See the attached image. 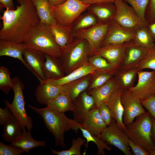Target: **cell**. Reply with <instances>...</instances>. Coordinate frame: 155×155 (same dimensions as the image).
<instances>
[{
    "label": "cell",
    "mask_w": 155,
    "mask_h": 155,
    "mask_svg": "<svg viewBox=\"0 0 155 155\" xmlns=\"http://www.w3.org/2000/svg\"><path fill=\"white\" fill-rule=\"evenodd\" d=\"M16 1L19 5L14 9H6L1 17L0 40L22 43L40 20L32 0Z\"/></svg>",
    "instance_id": "6da1fadb"
},
{
    "label": "cell",
    "mask_w": 155,
    "mask_h": 155,
    "mask_svg": "<svg viewBox=\"0 0 155 155\" xmlns=\"http://www.w3.org/2000/svg\"><path fill=\"white\" fill-rule=\"evenodd\" d=\"M28 106L41 117L46 127L54 137L55 146L67 148L64 141V133L71 129L77 131L79 124L73 119L68 118L65 113L58 112L47 106L42 108L30 104Z\"/></svg>",
    "instance_id": "7a4b0ae2"
},
{
    "label": "cell",
    "mask_w": 155,
    "mask_h": 155,
    "mask_svg": "<svg viewBox=\"0 0 155 155\" xmlns=\"http://www.w3.org/2000/svg\"><path fill=\"white\" fill-rule=\"evenodd\" d=\"M23 43L27 48L54 57H60L61 49L56 42L50 26L40 21L33 28Z\"/></svg>",
    "instance_id": "3957f363"
},
{
    "label": "cell",
    "mask_w": 155,
    "mask_h": 155,
    "mask_svg": "<svg viewBox=\"0 0 155 155\" xmlns=\"http://www.w3.org/2000/svg\"><path fill=\"white\" fill-rule=\"evenodd\" d=\"M90 49L86 40L75 38L67 47L61 50L59 58L66 75L88 63Z\"/></svg>",
    "instance_id": "277c9868"
},
{
    "label": "cell",
    "mask_w": 155,
    "mask_h": 155,
    "mask_svg": "<svg viewBox=\"0 0 155 155\" xmlns=\"http://www.w3.org/2000/svg\"><path fill=\"white\" fill-rule=\"evenodd\" d=\"M152 117L147 111L136 117L124 131L129 139L150 152L155 148L152 140Z\"/></svg>",
    "instance_id": "5b68a950"
},
{
    "label": "cell",
    "mask_w": 155,
    "mask_h": 155,
    "mask_svg": "<svg viewBox=\"0 0 155 155\" xmlns=\"http://www.w3.org/2000/svg\"><path fill=\"white\" fill-rule=\"evenodd\" d=\"M12 79L11 89L14 92L13 98L11 103L5 100V104L18 119L23 127H26L28 131H30L32 129L33 124L31 117L28 115L25 108L23 94L24 84L18 77H14Z\"/></svg>",
    "instance_id": "8992f818"
},
{
    "label": "cell",
    "mask_w": 155,
    "mask_h": 155,
    "mask_svg": "<svg viewBox=\"0 0 155 155\" xmlns=\"http://www.w3.org/2000/svg\"><path fill=\"white\" fill-rule=\"evenodd\" d=\"M90 5L80 0H67L61 5L51 7V9L57 23L70 26Z\"/></svg>",
    "instance_id": "52a82bcc"
},
{
    "label": "cell",
    "mask_w": 155,
    "mask_h": 155,
    "mask_svg": "<svg viewBox=\"0 0 155 155\" xmlns=\"http://www.w3.org/2000/svg\"><path fill=\"white\" fill-rule=\"evenodd\" d=\"M110 22L105 23H98L89 28L74 33L75 38L84 39L88 41L90 49V56L93 55L101 47L107 32Z\"/></svg>",
    "instance_id": "ba28073f"
},
{
    "label": "cell",
    "mask_w": 155,
    "mask_h": 155,
    "mask_svg": "<svg viewBox=\"0 0 155 155\" xmlns=\"http://www.w3.org/2000/svg\"><path fill=\"white\" fill-rule=\"evenodd\" d=\"M114 3L116 10L113 20L120 25L133 30L146 25L143 23L133 9L126 3L122 0H115Z\"/></svg>",
    "instance_id": "9c48e42d"
},
{
    "label": "cell",
    "mask_w": 155,
    "mask_h": 155,
    "mask_svg": "<svg viewBox=\"0 0 155 155\" xmlns=\"http://www.w3.org/2000/svg\"><path fill=\"white\" fill-rule=\"evenodd\" d=\"M108 144L113 146L120 150L125 155H131L129 145V138L125 131L117 125L114 119L99 136Z\"/></svg>",
    "instance_id": "30bf717a"
},
{
    "label": "cell",
    "mask_w": 155,
    "mask_h": 155,
    "mask_svg": "<svg viewBox=\"0 0 155 155\" xmlns=\"http://www.w3.org/2000/svg\"><path fill=\"white\" fill-rule=\"evenodd\" d=\"M136 85L128 89L141 100L146 99L155 93V71H138Z\"/></svg>",
    "instance_id": "8fae6325"
},
{
    "label": "cell",
    "mask_w": 155,
    "mask_h": 155,
    "mask_svg": "<svg viewBox=\"0 0 155 155\" xmlns=\"http://www.w3.org/2000/svg\"><path fill=\"white\" fill-rule=\"evenodd\" d=\"M121 100L124 109L123 122L126 126L132 123L136 117L146 112L141 100L128 90H123Z\"/></svg>",
    "instance_id": "7c38bea8"
},
{
    "label": "cell",
    "mask_w": 155,
    "mask_h": 155,
    "mask_svg": "<svg viewBox=\"0 0 155 155\" xmlns=\"http://www.w3.org/2000/svg\"><path fill=\"white\" fill-rule=\"evenodd\" d=\"M134 35V30L123 27L112 20L110 22L107 32L101 47L129 42L133 40Z\"/></svg>",
    "instance_id": "4fadbf2b"
},
{
    "label": "cell",
    "mask_w": 155,
    "mask_h": 155,
    "mask_svg": "<svg viewBox=\"0 0 155 155\" xmlns=\"http://www.w3.org/2000/svg\"><path fill=\"white\" fill-rule=\"evenodd\" d=\"M135 43L133 41L127 43L124 54L117 71H124L134 68L142 59L148 50Z\"/></svg>",
    "instance_id": "5bb4252c"
},
{
    "label": "cell",
    "mask_w": 155,
    "mask_h": 155,
    "mask_svg": "<svg viewBox=\"0 0 155 155\" xmlns=\"http://www.w3.org/2000/svg\"><path fill=\"white\" fill-rule=\"evenodd\" d=\"M63 91L62 86L58 85L52 80L46 79L40 82L34 93L37 102L46 106L49 101Z\"/></svg>",
    "instance_id": "9a60e30c"
},
{
    "label": "cell",
    "mask_w": 155,
    "mask_h": 155,
    "mask_svg": "<svg viewBox=\"0 0 155 155\" xmlns=\"http://www.w3.org/2000/svg\"><path fill=\"white\" fill-rule=\"evenodd\" d=\"M23 57L31 72L40 82L46 80L42 71L46 59L45 54L40 51L26 48L24 52Z\"/></svg>",
    "instance_id": "2e32d148"
},
{
    "label": "cell",
    "mask_w": 155,
    "mask_h": 155,
    "mask_svg": "<svg viewBox=\"0 0 155 155\" xmlns=\"http://www.w3.org/2000/svg\"><path fill=\"white\" fill-rule=\"evenodd\" d=\"M73 103V120L78 123L81 124L87 114L94 107V98L85 91L80 94Z\"/></svg>",
    "instance_id": "e0dca14e"
},
{
    "label": "cell",
    "mask_w": 155,
    "mask_h": 155,
    "mask_svg": "<svg viewBox=\"0 0 155 155\" xmlns=\"http://www.w3.org/2000/svg\"><path fill=\"white\" fill-rule=\"evenodd\" d=\"M127 43L101 47L94 55L105 58L116 71L122 60Z\"/></svg>",
    "instance_id": "ac0fdd59"
},
{
    "label": "cell",
    "mask_w": 155,
    "mask_h": 155,
    "mask_svg": "<svg viewBox=\"0 0 155 155\" xmlns=\"http://www.w3.org/2000/svg\"><path fill=\"white\" fill-rule=\"evenodd\" d=\"M123 89L117 88L112 93L106 103L109 107L112 117L118 126L124 131L126 126L123 120L124 109L121 102V96Z\"/></svg>",
    "instance_id": "d6986e66"
},
{
    "label": "cell",
    "mask_w": 155,
    "mask_h": 155,
    "mask_svg": "<svg viewBox=\"0 0 155 155\" xmlns=\"http://www.w3.org/2000/svg\"><path fill=\"white\" fill-rule=\"evenodd\" d=\"M79 126L92 134L99 136L107 127L102 120L98 108L94 107L87 114Z\"/></svg>",
    "instance_id": "ffe728a7"
},
{
    "label": "cell",
    "mask_w": 155,
    "mask_h": 155,
    "mask_svg": "<svg viewBox=\"0 0 155 155\" xmlns=\"http://www.w3.org/2000/svg\"><path fill=\"white\" fill-rule=\"evenodd\" d=\"M87 9L95 16L98 23H105L113 20L116 8L114 3L103 2L90 4Z\"/></svg>",
    "instance_id": "44dd1931"
},
{
    "label": "cell",
    "mask_w": 155,
    "mask_h": 155,
    "mask_svg": "<svg viewBox=\"0 0 155 155\" xmlns=\"http://www.w3.org/2000/svg\"><path fill=\"white\" fill-rule=\"evenodd\" d=\"M26 48L23 43L0 40V57L7 56L18 59L31 72L23 57L24 52Z\"/></svg>",
    "instance_id": "7402d4cb"
},
{
    "label": "cell",
    "mask_w": 155,
    "mask_h": 155,
    "mask_svg": "<svg viewBox=\"0 0 155 155\" xmlns=\"http://www.w3.org/2000/svg\"><path fill=\"white\" fill-rule=\"evenodd\" d=\"M119 88L114 76L102 85L87 92L94 99V107L98 108L102 104L106 103L109 98L116 89Z\"/></svg>",
    "instance_id": "603a6c76"
},
{
    "label": "cell",
    "mask_w": 155,
    "mask_h": 155,
    "mask_svg": "<svg viewBox=\"0 0 155 155\" xmlns=\"http://www.w3.org/2000/svg\"><path fill=\"white\" fill-rule=\"evenodd\" d=\"M50 27L55 41L61 50L66 48L74 40V32L71 26H65L57 22Z\"/></svg>",
    "instance_id": "cb8c5ba5"
},
{
    "label": "cell",
    "mask_w": 155,
    "mask_h": 155,
    "mask_svg": "<svg viewBox=\"0 0 155 155\" xmlns=\"http://www.w3.org/2000/svg\"><path fill=\"white\" fill-rule=\"evenodd\" d=\"M45 55L42 71L46 80H56L64 76L65 73L59 58L46 54Z\"/></svg>",
    "instance_id": "d4e9b609"
},
{
    "label": "cell",
    "mask_w": 155,
    "mask_h": 155,
    "mask_svg": "<svg viewBox=\"0 0 155 155\" xmlns=\"http://www.w3.org/2000/svg\"><path fill=\"white\" fill-rule=\"evenodd\" d=\"M3 125L2 139L4 141L11 143L20 136L23 130L26 129L13 114L10 119Z\"/></svg>",
    "instance_id": "484cf974"
},
{
    "label": "cell",
    "mask_w": 155,
    "mask_h": 155,
    "mask_svg": "<svg viewBox=\"0 0 155 155\" xmlns=\"http://www.w3.org/2000/svg\"><path fill=\"white\" fill-rule=\"evenodd\" d=\"M45 141H38L34 140L30 131L24 129L21 135L9 145L20 148L26 153L32 149L39 147H46Z\"/></svg>",
    "instance_id": "4316f807"
},
{
    "label": "cell",
    "mask_w": 155,
    "mask_h": 155,
    "mask_svg": "<svg viewBox=\"0 0 155 155\" xmlns=\"http://www.w3.org/2000/svg\"><path fill=\"white\" fill-rule=\"evenodd\" d=\"M91 77L90 74L62 86L64 91L69 94L73 102L81 93L88 89Z\"/></svg>",
    "instance_id": "83f0119b"
},
{
    "label": "cell",
    "mask_w": 155,
    "mask_h": 155,
    "mask_svg": "<svg viewBox=\"0 0 155 155\" xmlns=\"http://www.w3.org/2000/svg\"><path fill=\"white\" fill-rule=\"evenodd\" d=\"M41 22L51 26L56 24V21L48 0H32Z\"/></svg>",
    "instance_id": "f1b7e54d"
},
{
    "label": "cell",
    "mask_w": 155,
    "mask_h": 155,
    "mask_svg": "<svg viewBox=\"0 0 155 155\" xmlns=\"http://www.w3.org/2000/svg\"><path fill=\"white\" fill-rule=\"evenodd\" d=\"M46 106L61 112L71 111L74 109L73 102L69 94L63 91L55 98L48 102Z\"/></svg>",
    "instance_id": "f546056e"
},
{
    "label": "cell",
    "mask_w": 155,
    "mask_h": 155,
    "mask_svg": "<svg viewBox=\"0 0 155 155\" xmlns=\"http://www.w3.org/2000/svg\"><path fill=\"white\" fill-rule=\"evenodd\" d=\"M95 71V69L88 63L75 69L61 78L53 80L56 84L62 86L86 75L92 74Z\"/></svg>",
    "instance_id": "4dcf8cb0"
},
{
    "label": "cell",
    "mask_w": 155,
    "mask_h": 155,
    "mask_svg": "<svg viewBox=\"0 0 155 155\" xmlns=\"http://www.w3.org/2000/svg\"><path fill=\"white\" fill-rule=\"evenodd\" d=\"M147 25L142 26L134 30L133 41L138 46L149 49L155 46V43Z\"/></svg>",
    "instance_id": "1f68e13d"
},
{
    "label": "cell",
    "mask_w": 155,
    "mask_h": 155,
    "mask_svg": "<svg viewBox=\"0 0 155 155\" xmlns=\"http://www.w3.org/2000/svg\"><path fill=\"white\" fill-rule=\"evenodd\" d=\"M137 71L134 68L124 71H117L114 77L119 88L128 90L133 87Z\"/></svg>",
    "instance_id": "d6a6232c"
},
{
    "label": "cell",
    "mask_w": 155,
    "mask_h": 155,
    "mask_svg": "<svg viewBox=\"0 0 155 155\" xmlns=\"http://www.w3.org/2000/svg\"><path fill=\"white\" fill-rule=\"evenodd\" d=\"M79 124L78 129L81 130L83 136L86 140L84 144L86 148L84 155L85 154L86 151L88 147V144L90 142H94L97 145L98 149L97 155H105L104 149L109 151H111L112 148L100 137L92 134L86 129L80 126Z\"/></svg>",
    "instance_id": "836d02e7"
},
{
    "label": "cell",
    "mask_w": 155,
    "mask_h": 155,
    "mask_svg": "<svg viewBox=\"0 0 155 155\" xmlns=\"http://www.w3.org/2000/svg\"><path fill=\"white\" fill-rule=\"evenodd\" d=\"M98 23L97 18L92 13L88 12L81 14L71 25L74 32L91 27Z\"/></svg>",
    "instance_id": "e575fe53"
},
{
    "label": "cell",
    "mask_w": 155,
    "mask_h": 155,
    "mask_svg": "<svg viewBox=\"0 0 155 155\" xmlns=\"http://www.w3.org/2000/svg\"><path fill=\"white\" fill-rule=\"evenodd\" d=\"M88 63L100 72H111L115 73L116 70L112 65L104 58L93 55L89 56Z\"/></svg>",
    "instance_id": "d590c367"
},
{
    "label": "cell",
    "mask_w": 155,
    "mask_h": 155,
    "mask_svg": "<svg viewBox=\"0 0 155 155\" xmlns=\"http://www.w3.org/2000/svg\"><path fill=\"white\" fill-rule=\"evenodd\" d=\"M129 3L145 25L148 24L146 17V12L150 0H122Z\"/></svg>",
    "instance_id": "8d00e7d4"
},
{
    "label": "cell",
    "mask_w": 155,
    "mask_h": 155,
    "mask_svg": "<svg viewBox=\"0 0 155 155\" xmlns=\"http://www.w3.org/2000/svg\"><path fill=\"white\" fill-rule=\"evenodd\" d=\"M114 75L111 72H100L95 71L91 74V77L88 90L99 87L105 84Z\"/></svg>",
    "instance_id": "74e56055"
},
{
    "label": "cell",
    "mask_w": 155,
    "mask_h": 155,
    "mask_svg": "<svg viewBox=\"0 0 155 155\" xmlns=\"http://www.w3.org/2000/svg\"><path fill=\"white\" fill-rule=\"evenodd\" d=\"M86 140L81 137L76 139L73 138L72 140V145L68 150L61 151H56L50 148L53 154L57 155H82L81 148L82 146L86 142Z\"/></svg>",
    "instance_id": "f35d334b"
},
{
    "label": "cell",
    "mask_w": 155,
    "mask_h": 155,
    "mask_svg": "<svg viewBox=\"0 0 155 155\" xmlns=\"http://www.w3.org/2000/svg\"><path fill=\"white\" fill-rule=\"evenodd\" d=\"M135 68L137 71L146 69L155 71V46L148 50L144 58Z\"/></svg>",
    "instance_id": "ab89813d"
},
{
    "label": "cell",
    "mask_w": 155,
    "mask_h": 155,
    "mask_svg": "<svg viewBox=\"0 0 155 155\" xmlns=\"http://www.w3.org/2000/svg\"><path fill=\"white\" fill-rule=\"evenodd\" d=\"M12 85V79L8 69L4 66L0 67V89L5 94H8Z\"/></svg>",
    "instance_id": "60d3db41"
},
{
    "label": "cell",
    "mask_w": 155,
    "mask_h": 155,
    "mask_svg": "<svg viewBox=\"0 0 155 155\" xmlns=\"http://www.w3.org/2000/svg\"><path fill=\"white\" fill-rule=\"evenodd\" d=\"M98 108L100 116L106 125L107 126L111 125L114 119L108 105L106 103H103Z\"/></svg>",
    "instance_id": "b9f144b4"
},
{
    "label": "cell",
    "mask_w": 155,
    "mask_h": 155,
    "mask_svg": "<svg viewBox=\"0 0 155 155\" xmlns=\"http://www.w3.org/2000/svg\"><path fill=\"white\" fill-rule=\"evenodd\" d=\"M24 152L20 148L10 145H7L1 142H0V155H20Z\"/></svg>",
    "instance_id": "7bdbcfd3"
},
{
    "label": "cell",
    "mask_w": 155,
    "mask_h": 155,
    "mask_svg": "<svg viewBox=\"0 0 155 155\" xmlns=\"http://www.w3.org/2000/svg\"><path fill=\"white\" fill-rule=\"evenodd\" d=\"M141 101L151 116L155 119V93L148 98Z\"/></svg>",
    "instance_id": "ee69618b"
},
{
    "label": "cell",
    "mask_w": 155,
    "mask_h": 155,
    "mask_svg": "<svg viewBox=\"0 0 155 155\" xmlns=\"http://www.w3.org/2000/svg\"><path fill=\"white\" fill-rule=\"evenodd\" d=\"M129 145L133 154L135 155H150L149 152L141 146L129 138Z\"/></svg>",
    "instance_id": "f6af8a7d"
},
{
    "label": "cell",
    "mask_w": 155,
    "mask_h": 155,
    "mask_svg": "<svg viewBox=\"0 0 155 155\" xmlns=\"http://www.w3.org/2000/svg\"><path fill=\"white\" fill-rule=\"evenodd\" d=\"M12 112L6 106L4 108H0V124L3 125L10 119Z\"/></svg>",
    "instance_id": "bcb514c9"
},
{
    "label": "cell",
    "mask_w": 155,
    "mask_h": 155,
    "mask_svg": "<svg viewBox=\"0 0 155 155\" xmlns=\"http://www.w3.org/2000/svg\"><path fill=\"white\" fill-rule=\"evenodd\" d=\"M148 23L155 21V0H150L148 9Z\"/></svg>",
    "instance_id": "7dc6e473"
},
{
    "label": "cell",
    "mask_w": 155,
    "mask_h": 155,
    "mask_svg": "<svg viewBox=\"0 0 155 155\" xmlns=\"http://www.w3.org/2000/svg\"><path fill=\"white\" fill-rule=\"evenodd\" d=\"M0 7L9 9H14L13 0H0Z\"/></svg>",
    "instance_id": "c3c4849f"
},
{
    "label": "cell",
    "mask_w": 155,
    "mask_h": 155,
    "mask_svg": "<svg viewBox=\"0 0 155 155\" xmlns=\"http://www.w3.org/2000/svg\"><path fill=\"white\" fill-rule=\"evenodd\" d=\"M147 26L150 34L155 42V21L148 23Z\"/></svg>",
    "instance_id": "681fc988"
},
{
    "label": "cell",
    "mask_w": 155,
    "mask_h": 155,
    "mask_svg": "<svg viewBox=\"0 0 155 155\" xmlns=\"http://www.w3.org/2000/svg\"><path fill=\"white\" fill-rule=\"evenodd\" d=\"M88 4H92L100 3L113 2L115 0H80Z\"/></svg>",
    "instance_id": "f907efd6"
},
{
    "label": "cell",
    "mask_w": 155,
    "mask_h": 155,
    "mask_svg": "<svg viewBox=\"0 0 155 155\" xmlns=\"http://www.w3.org/2000/svg\"><path fill=\"white\" fill-rule=\"evenodd\" d=\"M67 0H48L51 7H53L61 5Z\"/></svg>",
    "instance_id": "816d5d0a"
},
{
    "label": "cell",
    "mask_w": 155,
    "mask_h": 155,
    "mask_svg": "<svg viewBox=\"0 0 155 155\" xmlns=\"http://www.w3.org/2000/svg\"><path fill=\"white\" fill-rule=\"evenodd\" d=\"M152 131L151 139L152 142L155 146V119L152 117Z\"/></svg>",
    "instance_id": "f5cc1de1"
},
{
    "label": "cell",
    "mask_w": 155,
    "mask_h": 155,
    "mask_svg": "<svg viewBox=\"0 0 155 155\" xmlns=\"http://www.w3.org/2000/svg\"><path fill=\"white\" fill-rule=\"evenodd\" d=\"M150 155H155V148L150 152Z\"/></svg>",
    "instance_id": "db71d44e"
}]
</instances>
